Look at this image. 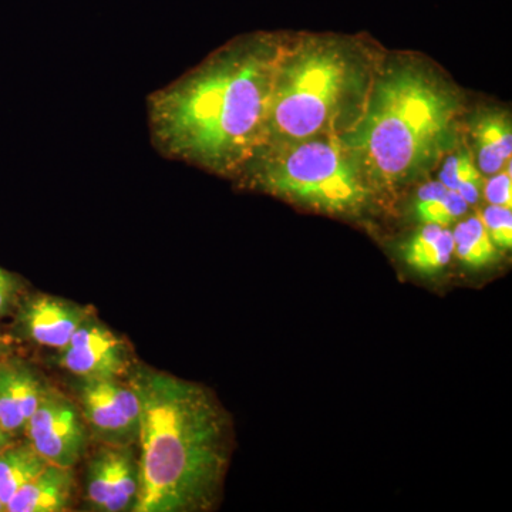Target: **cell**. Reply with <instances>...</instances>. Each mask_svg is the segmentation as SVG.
<instances>
[{"label":"cell","mask_w":512,"mask_h":512,"mask_svg":"<svg viewBox=\"0 0 512 512\" xmlns=\"http://www.w3.org/2000/svg\"><path fill=\"white\" fill-rule=\"evenodd\" d=\"M484 194L490 205L505 208L512 207L511 164H508L507 170L504 168L487 181Z\"/></svg>","instance_id":"ffe728a7"},{"label":"cell","mask_w":512,"mask_h":512,"mask_svg":"<svg viewBox=\"0 0 512 512\" xmlns=\"http://www.w3.org/2000/svg\"><path fill=\"white\" fill-rule=\"evenodd\" d=\"M6 350H8V345H6L5 338H3L2 333H0V356L5 355Z\"/></svg>","instance_id":"603a6c76"},{"label":"cell","mask_w":512,"mask_h":512,"mask_svg":"<svg viewBox=\"0 0 512 512\" xmlns=\"http://www.w3.org/2000/svg\"><path fill=\"white\" fill-rule=\"evenodd\" d=\"M19 288V279L0 266V316L8 313L15 305Z\"/></svg>","instance_id":"44dd1931"},{"label":"cell","mask_w":512,"mask_h":512,"mask_svg":"<svg viewBox=\"0 0 512 512\" xmlns=\"http://www.w3.org/2000/svg\"><path fill=\"white\" fill-rule=\"evenodd\" d=\"M458 103L436 77L397 66L377 80L359 120L340 138L367 181L413 180L448 146Z\"/></svg>","instance_id":"3957f363"},{"label":"cell","mask_w":512,"mask_h":512,"mask_svg":"<svg viewBox=\"0 0 512 512\" xmlns=\"http://www.w3.org/2000/svg\"><path fill=\"white\" fill-rule=\"evenodd\" d=\"M439 181L447 190L457 191L468 205L477 204L480 200L483 180L480 171L474 167L467 154L448 158L441 170Z\"/></svg>","instance_id":"e0dca14e"},{"label":"cell","mask_w":512,"mask_h":512,"mask_svg":"<svg viewBox=\"0 0 512 512\" xmlns=\"http://www.w3.org/2000/svg\"><path fill=\"white\" fill-rule=\"evenodd\" d=\"M454 254L470 268H484L497 259V247L491 241L480 215L458 222L453 231Z\"/></svg>","instance_id":"2e32d148"},{"label":"cell","mask_w":512,"mask_h":512,"mask_svg":"<svg viewBox=\"0 0 512 512\" xmlns=\"http://www.w3.org/2000/svg\"><path fill=\"white\" fill-rule=\"evenodd\" d=\"M282 55L268 37H249L151 94L154 147L217 173L244 167L264 147Z\"/></svg>","instance_id":"6da1fadb"},{"label":"cell","mask_w":512,"mask_h":512,"mask_svg":"<svg viewBox=\"0 0 512 512\" xmlns=\"http://www.w3.org/2000/svg\"><path fill=\"white\" fill-rule=\"evenodd\" d=\"M478 167L483 174L494 175L510 163L512 153L511 126L507 117L487 114L476 126Z\"/></svg>","instance_id":"5bb4252c"},{"label":"cell","mask_w":512,"mask_h":512,"mask_svg":"<svg viewBox=\"0 0 512 512\" xmlns=\"http://www.w3.org/2000/svg\"><path fill=\"white\" fill-rule=\"evenodd\" d=\"M453 254V231L436 224H424L403 247L406 264L423 275L439 274Z\"/></svg>","instance_id":"4fadbf2b"},{"label":"cell","mask_w":512,"mask_h":512,"mask_svg":"<svg viewBox=\"0 0 512 512\" xmlns=\"http://www.w3.org/2000/svg\"><path fill=\"white\" fill-rule=\"evenodd\" d=\"M9 444H12V434H9L8 431H5L0 427V451L3 448L8 447Z\"/></svg>","instance_id":"7402d4cb"},{"label":"cell","mask_w":512,"mask_h":512,"mask_svg":"<svg viewBox=\"0 0 512 512\" xmlns=\"http://www.w3.org/2000/svg\"><path fill=\"white\" fill-rule=\"evenodd\" d=\"M86 498L97 511L136 510L140 500V464L128 446L101 448L90 461Z\"/></svg>","instance_id":"9c48e42d"},{"label":"cell","mask_w":512,"mask_h":512,"mask_svg":"<svg viewBox=\"0 0 512 512\" xmlns=\"http://www.w3.org/2000/svg\"><path fill=\"white\" fill-rule=\"evenodd\" d=\"M46 460L30 444H19L0 451V503H9L23 485L28 484L45 468Z\"/></svg>","instance_id":"9a60e30c"},{"label":"cell","mask_w":512,"mask_h":512,"mask_svg":"<svg viewBox=\"0 0 512 512\" xmlns=\"http://www.w3.org/2000/svg\"><path fill=\"white\" fill-rule=\"evenodd\" d=\"M29 444L43 460L73 468L87 447V424L79 407L64 394L47 386L26 424Z\"/></svg>","instance_id":"8992f818"},{"label":"cell","mask_w":512,"mask_h":512,"mask_svg":"<svg viewBox=\"0 0 512 512\" xmlns=\"http://www.w3.org/2000/svg\"><path fill=\"white\" fill-rule=\"evenodd\" d=\"M488 235L495 247L511 249L512 247V211L511 208L490 205L480 214Z\"/></svg>","instance_id":"d6986e66"},{"label":"cell","mask_w":512,"mask_h":512,"mask_svg":"<svg viewBox=\"0 0 512 512\" xmlns=\"http://www.w3.org/2000/svg\"><path fill=\"white\" fill-rule=\"evenodd\" d=\"M77 396L87 426L110 446H130L140 433V402L119 379H80Z\"/></svg>","instance_id":"52a82bcc"},{"label":"cell","mask_w":512,"mask_h":512,"mask_svg":"<svg viewBox=\"0 0 512 512\" xmlns=\"http://www.w3.org/2000/svg\"><path fill=\"white\" fill-rule=\"evenodd\" d=\"M90 313L92 311L86 306L57 296L36 293L20 303L18 325L22 335L30 342L63 350Z\"/></svg>","instance_id":"30bf717a"},{"label":"cell","mask_w":512,"mask_h":512,"mask_svg":"<svg viewBox=\"0 0 512 512\" xmlns=\"http://www.w3.org/2000/svg\"><path fill=\"white\" fill-rule=\"evenodd\" d=\"M245 165L266 190L319 210H355L367 197L369 181L342 140L266 146Z\"/></svg>","instance_id":"5b68a950"},{"label":"cell","mask_w":512,"mask_h":512,"mask_svg":"<svg viewBox=\"0 0 512 512\" xmlns=\"http://www.w3.org/2000/svg\"><path fill=\"white\" fill-rule=\"evenodd\" d=\"M3 510H5V507H3V504L0 503V511H3Z\"/></svg>","instance_id":"cb8c5ba5"},{"label":"cell","mask_w":512,"mask_h":512,"mask_svg":"<svg viewBox=\"0 0 512 512\" xmlns=\"http://www.w3.org/2000/svg\"><path fill=\"white\" fill-rule=\"evenodd\" d=\"M140 402V500L136 512L208 510L228 463V423L200 384L131 366Z\"/></svg>","instance_id":"7a4b0ae2"},{"label":"cell","mask_w":512,"mask_h":512,"mask_svg":"<svg viewBox=\"0 0 512 512\" xmlns=\"http://www.w3.org/2000/svg\"><path fill=\"white\" fill-rule=\"evenodd\" d=\"M47 386L33 367L20 360L0 363V427L12 436L25 431Z\"/></svg>","instance_id":"8fae6325"},{"label":"cell","mask_w":512,"mask_h":512,"mask_svg":"<svg viewBox=\"0 0 512 512\" xmlns=\"http://www.w3.org/2000/svg\"><path fill=\"white\" fill-rule=\"evenodd\" d=\"M355 69L335 45L309 43L279 64L266 121V146L316 137L339 114ZM262 147V148H264Z\"/></svg>","instance_id":"277c9868"},{"label":"cell","mask_w":512,"mask_h":512,"mask_svg":"<svg viewBox=\"0 0 512 512\" xmlns=\"http://www.w3.org/2000/svg\"><path fill=\"white\" fill-rule=\"evenodd\" d=\"M60 352V366L79 379H120L133 366L126 343L97 320L93 312Z\"/></svg>","instance_id":"ba28073f"},{"label":"cell","mask_w":512,"mask_h":512,"mask_svg":"<svg viewBox=\"0 0 512 512\" xmlns=\"http://www.w3.org/2000/svg\"><path fill=\"white\" fill-rule=\"evenodd\" d=\"M467 210L466 200L457 191L451 190H447L440 197L427 201H416L414 204L416 217L423 224H436L440 227H448L453 224L458 218L463 217Z\"/></svg>","instance_id":"ac0fdd59"},{"label":"cell","mask_w":512,"mask_h":512,"mask_svg":"<svg viewBox=\"0 0 512 512\" xmlns=\"http://www.w3.org/2000/svg\"><path fill=\"white\" fill-rule=\"evenodd\" d=\"M74 490L72 468L47 463L45 468L10 498L5 511L60 512L69 507Z\"/></svg>","instance_id":"7c38bea8"}]
</instances>
